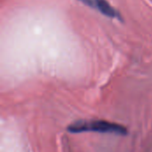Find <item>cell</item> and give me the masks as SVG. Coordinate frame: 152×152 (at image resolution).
I'll return each instance as SVG.
<instances>
[{
	"label": "cell",
	"mask_w": 152,
	"mask_h": 152,
	"mask_svg": "<svg viewBox=\"0 0 152 152\" xmlns=\"http://www.w3.org/2000/svg\"><path fill=\"white\" fill-rule=\"evenodd\" d=\"M68 131L72 134L80 133H101V134H112L118 135H126L127 129L117 123L109 122L100 119L90 120H78L68 126Z\"/></svg>",
	"instance_id": "1"
},
{
	"label": "cell",
	"mask_w": 152,
	"mask_h": 152,
	"mask_svg": "<svg viewBox=\"0 0 152 152\" xmlns=\"http://www.w3.org/2000/svg\"><path fill=\"white\" fill-rule=\"evenodd\" d=\"M84 4L98 11L101 12L102 15L111 18V19H116L120 21L123 20L122 15L119 11H118L112 4L108 1V0H78Z\"/></svg>",
	"instance_id": "2"
}]
</instances>
